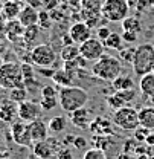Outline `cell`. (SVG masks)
Wrapping results in <instances>:
<instances>
[{"label":"cell","instance_id":"obj_35","mask_svg":"<svg viewBox=\"0 0 154 159\" xmlns=\"http://www.w3.org/2000/svg\"><path fill=\"white\" fill-rule=\"evenodd\" d=\"M40 92H41V97H58L59 89H58L57 86L46 84V86H43V87L40 89Z\"/></svg>","mask_w":154,"mask_h":159},{"label":"cell","instance_id":"obj_8","mask_svg":"<svg viewBox=\"0 0 154 159\" xmlns=\"http://www.w3.org/2000/svg\"><path fill=\"white\" fill-rule=\"evenodd\" d=\"M105 54V46L98 37H90L79 44V55L86 61H96Z\"/></svg>","mask_w":154,"mask_h":159},{"label":"cell","instance_id":"obj_21","mask_svg":"<svg viewBox=\"0 0 154 159\" xmlns=\"http://www.w3.org/2000/svg\"><path fill=\"white\" fill-rule=\"evenodd\" d=\"M139 124L145 129L154 130V106L142 107L139 110Z\"/></svg>","mask_w":154,"mask_h":159},{"label":"cell","instance_id":"obj_17","mask_svg":"<svg viewBox=\"0 0 154 159\" xmlns=\"http://www.w3.org/2000/svg\"><path fill=\"white\" fill-rule=\"evenodd\" d=\"M5 31H6V37H8L9 41H15L17 39L23 37L24 26L20 23L19 19L8 20V21H6V25H5Z\"/></svg>","mask_w":154,"mask_h":159},{"label":"cell","instance_id":"obj_42","mask_svg":"<svg viewBox=\"0 0 154 159\" xmlns=\"http://www.w3.org/2000/svg\"><path fill=\"white\" fill-rule=\"evenodd\" d=\"M26 5H29V6H32V8L40 11L43 8V0H26Z\"/></svg>","mask_w":154,"mask_h":159},{"label":"cell","instance_id":"obj_12","mask_svg":"<svg viewBox=\"0 0 154 159\" xmlns=\"http://www.w3.org/2000/svg\"><path fill=\"white\" fill-rule=\"evenodd\" d=\"M19 118V104L12 99H3L0 102V121L5 124H12Z\"/></svg>","mask_w":154,"mask_h":159},{"label":"cell","instance_id":"obj_38","mask_svg":"<svg viewBox=\"0 0 154 159\" xmlns=\"http://www.w3.org/2000/svg\"><path fill=\"white\" fill-rule=\"evenodd\" d=\"M55 158L57 159H73V153H72V150L69 147L59 148L57 152V155H55Z\"/></svg>","mask_w":154,"mask_h":159},{"label":"cell","instance_id":"obj_24","mask_svg":"<svg viewBox=\"0 0 154 159\" xmlns=\"http://www.w3.org/2000/svg\"><path fill=\"white\" fill-rule=\"evenodd\" d=\"M102 43H104L105 49H115V51H119V49H122L124 39H122L121 34H117V32H113V31H112V34L104 40Z\"/></svg>","mask_w":154,"mask_h":159},{"label":"cell","instance_id":"obj_3","mask_svg":"<svg viewBox=\"0 0 154 159\" xmlns=\"http://www.w3.org/2000/svg\"><path fill=\"white\" fill-rule=\"evenodd\" d=\"M154 64V46L151 43H142L134 49L131 60V67L137 77H142L151 72Z\"/></svg>","mask_w":154,"mask_h":159},{"label":"cell","instance_id":"obj_29","mask_svg":"<svg viewBox=\"0 0 154 159\" xmlns=\"http://www.w3.org/2000/svg\"><path fill=\"white\" fill-rule=\"evenodd\" d=\"M104 0H81V8L86 12H96L101 14Z\"/></svg>","mask_w":154,"mask_h":159},{"label":"cell","instance_id":"obj_6","mask_svg":"<svg viewBox=\"0 0 154 159\" xmlns=\"http://www.w3.org/2000/svg\"><path fill=\"white\" fill-rule=\"evenodd\" d=\"M113 122L122 130L134 132L140 125L139 124V110H136L131 106H124L113 112Z\"/></svg>","mask_w":154,"mask_h":159},{"label":"cell","instance_id":"obj_49","mask_svg":"<svg viewBox=\"0 0 154 159\" xmlns=\"http://www.w3.org/2000/svg\"><path fill=\"white\" fill-rule=\"evenodd\" d=\"M151 98H153V106H154V95H153V97H151Z\"/></svg>","mask_w":154,"mask_h":159},{"label":"cell","instance_id":"obj_25","mask_svg":"<svg viewBox=\"0 0 154 159\" xmlns=\"http://www.w3.org/2000/svg\"><path fill=\"white\" fill-rule=\"evenodd\" d=\"M113 84V89L115 90H125V89H134V81L131 77H127V75H119L117 78H115L112 81Z\"/></svg>","mask_w":154,"mask_h":159},{"label":"cell","instance_id":"obj_48","mask_svg":"<svg viewBox=\"0 0 154 159\" xmlns=\"http://www.w3.org/2000/svg\"><path fill=\"white\" fill-rule=\"evenodd\" d=\"M139 159H150V156H147V155H140V158Z\"/></svg>","mask_w":154,"mask_h":159},{"label":"cell","instance_id":"obj_46","mask_svg":"<svg viewBox=\"0 0 154 159\" xmlns=\"http://www.w3.org/2000/svg\"><path fill=\"white\" fill-rule=\"evenodd\" d=\"M0 159H12L9 152H0Z\"/></svg>","mask_w":154,"mask_h":159},{"label":"cell","instance_id":"obj_31","mask_svg":"<svg viewBox=\"0 0 154 159\" xmlns=\"http://www.w3.org/2000/svg\"><path fill=\"white\" fill-rule=\"evenodd\" d=\"M115 93L124 104H127V102H131V101L136 98L137 90H136V89H125V90H115Z\"/></svg>","mask_w":154,"mask_h":159},{"label":"cell","instance_id":"obj_27","mask_svg":"<svg viewBox=\"0 0 154 159\" xmlns=\"http://www.w3.org/2000/svg\"><path fill=\"white\" fill-rule=\"evenodd\" d=\"M59 57L63 58V61H72V60H77L79 57V46H77L75 43H70L67 46L63 48Z\"/></svg>","mask_w":154,"mask_h":159},{"label":"cell","instance_id":"obj_44","mask_svg":"<svg viewBox=\"0 0 154 159\" xmlns=\"http://www.w3.org/2000/svg\"><path fill=\"white\" fill-rule=\"evenodd\" d=\"M8 40V37H6V31H5V25L3 26H0V48H2V44L5 43Z\"/></svg>","mask_w":154,"mask_h":159},{"label":"cell","instance_id":"obj_22","mask_svg":"<svg viewBox=\"0 0 154 159\" xmlns=\"http://www.w3.org/2000/svg\"><path fill=\"white\" fill-rule=\"evenodd\" d=\"M40 28L38 25H32V26H26L24 28V32H23V41H24V44L26 46H32L35 41H37V39H38L40 35Z\"/></svg>","mask_w":154,"mask_h":159},{"label":"cell","instance_id":"obj_43","mask_svg":"<svg viewBox=\"0 0 154 159\" xmlns=\"http://www.w3.org/2000/svg\"><path fill=\"white\" fill-rule=\"evenodd\" d=\"M122 39H124V41L134 43L136 40H137V35H136V34H131V32H124V34H122Z\"/></svg>","mask_w":154,"mask_h":159},{"label":"cell","instance_id":"obj_2","mask_svg":"<svg viewBox=\"0 0 154 159\" xmlns=\"http://www.w3.org/2000/svg\"><path fill=\"white\" fill-rule=\"evenodd\" d=\"M92 74L102 81H113L122 74V60L119 57H113L108 54H104L99 60L93 63Z\"/></svg>","mask_w":154,"mask_h":159},{"label":"cell","instance_id":"obj_10","mask_svg":"<svg viewBox=\"0 0 154 159\" xmlns=\"http://www.w3.org/2000/svg\"><path fill=\"white\" fill-rule=\"evenodd\" d=\"M41 106L40 102H35V101H23L19 104V119L24 121V122H32L34 119L41 118Z\"/></svg>","mask_w":154,"mask_h":159},{"label":"cell","instance_id":"obj_41","mask_svg":"<svg viewBox=\"0 0 154 159\" xmlns=\"http://www.w3.org/2000/svg\"><path fill=\"white\" fill-rule=\"evenodd\" d=\"M58 5V0H43V8L46 11H52Z\"/></svg>","mask_w":154,"mask_h":159},{"label":"cell","instance_id":"obj_4","mask_svg":"<svg viewBox=\"0 0 154 159\" xmlns=\"http://www.w3.org/2000/svg\"><path fill=\"white\" fill-rule=\"evenodd\" d=\"M24 86L21 64L15 61H5L0 66V89L11 90L14 87Z\"/></svg>","mask_w":154,"mask_h":159},{"label":"cell","instance_id":"obj_19","mask_svg":"<svg viewBox=\"0 0 154 159\" xmlns=\"http://www.w3.org/2000/svg\"><path fill=\"white\" fill-rule=\"evenodd\" d=\"M139 89H140V93L143 97H153L154 95V72H148L145 75L140 77L139 81Z\"/></svg>","mask_w":154,"mask_h":159},{"label":"cell","instance_id":"obj_52","mask_svg":"<svg viewBox=\"0 0 154 159\" xmlns=\"http://www.w3.org/2000/svg\"><path fill=\"white\" fill-rule=\"evenodd\" d=\"M153 46H154V43H153Z\"/></svg>","mask_w":154,"mask_h":159},{"label":"cell","instance_id":"obj_18","mask_svg":"<svg viewBox=\"0 0 154 159\" xmlns=\"http://www.w3.org/2000/svg\"><path fill=\"white\" fill-rule=\"evenodd\" d=\"M21 5L20 2H14V0H6L2 6V14L6 20H14L19 17L20 11H21Z\"/></svg>","mask_w":154,"mask_h":159},{"label":"cell","instance_id":"obj_30","mask_svg":"<svg viewBox=\"0 0 154 159\" xmlns=\"http://www.w3.org/2000/svg\"><path fill=\"white\" fill-rule=\"evenodd\" d=\"M58 104H59L58 97H41V99H40V106H41L43 112H51V110H54Z\"/></svg>","mask_w":154,"mask_h":159},{"label":"cell","instance_id":"obj_26","mask_svg":"<svg viewBox=\"0 0 154 159\" xmlns=\"http://www.w3.org/2000/svg\"><path fill=\"white\" fill-rule=\"evenodd\" d=\"M121 23H122V29H124V32H131V34L139 35V32H140V29H142L140 21L136 19V17H130V16H128L127 19L122 20Z\"/></svg>","mask_w":154,"mask_h":159},{"label":"cell","instance_id":"obj_32","mask_svg":"<svg viewBox=\"0 0 154 159\" xmlns=\"http://www.w3.org/2000/svg\"><path fill=\"white\" fill-rule=\"evenodd\" d=\"M52 25V17L51 12H47L46 9H40L38 12V26L41 29H49Z\"/></svg>","mask_w":154,"mask_h":159},{"label":"cell","instance_id":"obj_5","mask_svg":"<svg viewBox=\"0 0 154 159\" xmlns=\"http://www.w3.org/2000/svg\"><path fill=\"white\" fill-rule=\"evenodd\" d=\"M101 16L110 23H121L130 16V5L127 0H104Z\"/></svg>","mask_w":154,"mask_h":159},{"label":"cell","instance_id":"obj_9","mask_svg":"<svg viewBox=\"0 0 154 159\" xmlns=\"http://www.w3.org/2000/svg\"><path fill=\"white\" fill-rule=\"evenodd\" d=\"M11 138L14 141V144H17L20 147H32L34 141L31 138V132H29V124L24 121H14L11 124Z\"/></svg>","mask_w":154,"mask_h":159},{"label":"cell","instance_id":"obj_37","mask_svg":"<svg viewBox=\"0 0 154 159\" xmlns=\"http://www.w3.org/2000/svg\"><path fill=\"white\" fill-rule=\"evenodd\" d=\"M150 132H151L150 129H145V127L139 125V127L134 130V139L139 141V142H145V139H147V136L150 135Z\"/></svg>","mask_w":154,"mask_h":159},{"label":"cell","instance_id":"obj_51","mask_svg":"<svg viewBox=\"0 0 154 159\" xmlns=\"http://www.w3.org/2000/svg\"><path fill=\"white\" fill-rule=\"evenodd\" d=\"M150 159H154V155H153V156H150Z\"/></svg>","mask_w":154,"mask_h":159},{"label":"cell","instance_id":"obj_15","mask_svg":"<svg viewBox=\"0 0 154 159\" xmlns=\"http://www.w3.org/2000/svg\"><path fill=\"white\" fill-rule=\"evenodd\" d=\"M38 12H40L38 9H35V8L26 5V6L21 8V11H20L17 19L20 20V23H21L24 28H26V26H32V25H38Z\"/></svg>","mask_w":154,"mask_h":159},{"label":"cell","instance_id":"obj_47","mask_svg":"<svg viewBox=\"0 0 154 159\" xmlns=\"http://www.w3.org/2000/svg\"><path fill=\"white\" fill-rule=\"evenodd\" d=\"M2 63H3V54H2V48H0V66H2Z\"/></svg>","mask_w":154,"mask_h":159},{"label":"cell","instance_id":"obj_39","mask_svg":"<svg viewBox=\"0 0 154 159\" xmlns=\"http://www.w3.org/2000/svg\"><path fill=\"white\" fill-rule=\"evenodd\" d=\"M110 34H112V29H110L108 26H99L96 31V37L101 40V41H104Z\"/></svg>","mask_w":154,"mask_h":159},{"label":"cell","instance_id":"obj_13","mask_svg":"<svg viewBox=\"0 0 154 159\" xmlns=\"http://www.w3.org/2000/svg\"><path fill=\"white\" fill-rule=\"evenodd\" d=\"M69 35H70L72 41L79 46L81 43H84L86 40H89L92 37V29L86 25L84 20H81V21H77V23H73V25L70 26Z\"/></svg>","mask_w":154,"mask_h":159},{"label":"cell","instance_id":"obj_14","mask_svg":"<svg viewBox=\"0 0 154 159\" xmlns=\"http://www.w3.org/2000/svg\"><path fill=\"white\" fill-rule=\"evenodd\" d=\"M29 124V132H31V138L34 142H38V141H46L49 138V125L47 122H44L41 118L34 119L32 122H28Z\"/></svg>","mask_w":154,"mask_h":159},{"label":"cell","instance_id":"obj_1","mask_svg":"<svg viewBox=\"0 0 154 159\" xmlns=\"http://www.w3.org/2000/svg\"><path fill=\"white\" fill-rule=\"evenodd\" d=\"M58 101H59L61 109L66 113H72L81 107H86V104L89 102V92L79 86H73V84L59 87Z\"/></svg>","mask_w":154,"mask_h":159},{"label":"cell","instance_id":"obj_34","mask_svg":"<svg viewBox=\"0 0 154 159\" xmlns=\"http://www.w3.org/2000/svg\"><path fill=\"white\" fill-rule=\"evenodd\" d=\"M134 49L136 48H122L119 49V58L122 61H128L131 64V60H133V55H134Z\"/></svg>","mask_w":154,"mask_h":159},{"label":"cell","instance_id":"obj_40","mask_svg":"<svg viewBox=\"0 0 154 159\" xmlns=\"http://www.w3.org/2000/svg\"><path fill=\"white\" fill-rule=\"evenodd\" d=\"M72 147H75L78 150L86 148V147H87V139L82 138V136H75V141H73V145H72Z\"/></svg>","mask_w":154,"mask_h":159},{"label":"cell","instance_id":"obj_33","mask_svg":"<svg viewBox=\"0 0 154 159\" xmlns=\"http://www.w3.org/2000/svg\"><path fill=\"white\" fill-rule=\"evenodd\" d=\"M82 159H107V155H105V152L102 150V148H89L86 153H84V156Z\"/></svg>","mask_w":154,"mask_h":159},{"label":"cell","instance_id":"obj_45","mask_svg":"<svg viewBox=\"0 0 154 159\" xmlns=\"http://www.w3.org/2000/svg\"><path fill=\"white\" fill-rule=\"evenodd\" d=\"M145 144H147L148 147L154 145V133H153V132H150V135L147 136V139H145Z\"/></svg>","mask_w":154,"mask_h":159},{"label":"cell","instance_id":"obj_50","mask_svg":"<svg viewBox=\"0 0 154 159\" xmlns=\"http://www.w3.org/2000/svg\"><path fill=\"white\" fill-rule=\"evenodd\" d=\"M151 72H154V64H153V69H151Z\"/></svg>","mask_w":154,"mask_h":159},{"label":"cell","instance_id":"obj_28","mask_svg":"<svg viewBox=\"0 0 154 159\" xmlns=\"http://www.w3.org/2000/svg\"><path fill=\"white\" fill-rule=\"evenodd\" d=\"M9 99H12L14 102H23V101H26L28 99V89L24 87V86H19V87H14V89H11L9 90Z\"/></svg>","mask_w":154,"mask_h":159},{"label":"cell","instance_id":"obj_23","mask_svg":"<svg viewBox=\"0 0 154 159\" xmlns=\"http://www.w3.org/2000/svg\"><path fill=\"white\" fill-rule=\"evenodd\" d=\"M47 125H49V132H52L54 135H58V133H63V132L66 130L67 121H66L64 116L58 115V116H54V118L49 119Z\"/></svg>","mask_w":154,"mask_h":159},{"label":"cell","instance_id":"obj_7","mask_svg":"<svg viewBox=\"0 0 154 159\" xmlns=\"http://www.w3.org/2000/svg\"><path fill=\"white\" fill-rule=\"evenodd\" d=\"M57 52L51 44L41 43L35 44L31 51V63H34L38 67H54V64L57 63Z\"/></svg>","mask_w":154,"mask_h":159},{"label":"cell","instance_id":"obj_11","mask_svg":"<svg viewBox=\"0 0 154 159\" xmlns=\"http://www.w3.org/2000/svg\"><path fill=\"white\" fill-rule=\"evenodd\" d=\"M57 145V141L51 138H47L46 141H38V142H34L32 144V153L35 158L40 159H54V156L57 155V152L59 148L54 147Z\"/></svg>","mask_w":154,"mask_h":159},{"label":"cell","instance_id":"obj_36","mask_svg":"<svg viewBox=\"0 0 154 159\" xmlns=\"http://www.w3.org/2000/svg\"><path fill=\"white\" fill-rule=\"evenodd\" d=\"M107 104H108V107L115 112V110H117V109H121V107H124V106H127V104H124L121 99L115 95H110V97H107Z\"/></svg>","mask_w":154,"mask_h":159},{"label":"cell","instance_id":"obj_16","mask_svg":"<svg viewBox=\"0 0 154 159\" xmlns=\"http://www.w3.org/2000/svg\"><path fill=\"white\" fill-rule=\"evenodd\" d=\"M69 115H70V121L75 127H79V129L90 127V122H92L90 121V113L86 107H81V109H78V110L69 113Z\"/></svg>","mask_w":154,"mask_h":159},{"label":"cell","instance_id":"obj_20","mask_svg":"<svg viewBox=\"0 0 154 159\" xmlns=\"http://www.w3.org/2000/svg\"><path fill=\"white\" fill-rule=\"evenodd\" d=\"M54 83L57 84V86H61V87H66V86H72L73 84V72H70V70H67V69H58L54 72Z\"/></svg>","mask_w":154,"mask_h":159}]
</instances>
